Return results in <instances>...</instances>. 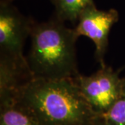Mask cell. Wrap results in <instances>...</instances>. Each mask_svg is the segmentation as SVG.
<instances>
[{
    "instance_id": "cell-8",
    "label": "cell",
    "mask_w": 125,
    "mask_h": 125,
    "mask_svg": "<svg viewBox=\"0 0 125 125\" xmlns=\"http://www.w3.org/2000/svg\"><path fill=\"white\" fill-rule=\"evenodd\" d=\"M94 125H125V76L118 97L106 111L97 115Z\"/></svg>"
},
{
    "instance_id": "cell-3",
    "label": "cell",
    "mask_w": 125,
    "mask_h": 125,
    "mask_svg": "<svg viewBox=\"0 0 125 125\" xmlns=\"http://www.w3.org/2000/svg\"><path fill=\"white\" fill-rule=\"evenodd\" d=\"M120 73L104 65L90 76L79 74L75 77L82 96L97 115L106 111L118 97L122 84Z\"/></svg>"
},
{
    "instance_id": "cell-7",
    "label": "cell",
    "mask_w": 125,
    "mask_h": 125,
    "mask_svg": "<svg viewBox=\"0 0 125 125\" xmlns=\"http://www.w3.org/2000/svg\"><path fill=\"white\" fill-rule=\"evenodd\" d=\"M0 104V125H39L31 113L16 99Z\"/></svg>"
},
{
    "instance_id": "cell-4",
    "label": "cell",
    "mask_w": 125,
    "mask_h": 125,
    "mask_svg": "<svg viewBox=\"0 0 125 125\" xmlns=\"http://www.w3.org/2000/svg\"><path fill=\"white\" fill-rule=\"evenodd\" d=\"M33 22L10 4L3 0L0 5V57L9 58L27 65L23 47L30 36Z\"/></svg>"
},
{
    "instance_id": "cell-2",
    "label": "cell",
    "mask_w": 125,
    "mask_h": 125,
    "mask_svg": "<svg viewBox=\"0 0 125 125\" xmlns=\"http://www.w3.org/2000/svg\"><path fill=\"white\" fill-rule=\"evenodd\" d=\"M27 55L28 67L33 79L55 80L74 78L78 74L74 29L54 18L47 22L34 23Z\"/></svg>"
},
{
    "instance_id": "cell-11",
    "label": "cell",
    "mask_w": 125,
    "mask_h": 125,
    "mask_svg": "<svg viewBox=\"0 0 125 125\" xmlns=\"http://www.w3.org/2000/svg\"><path fill=\"white\" fill-rule=\"evenodd\" d=\"M6 1H10H10H11L12 0H6Z\"/></svg>"
},
{
    "instance_id": "cell-1",
    "label": "cell",
    "mask_w": 125,
    "mask_h": 125,
    "mask_svg": "<svg viewBox=\"0 0 125 125\" xmlns=\"http://www.w3.org/2000/svg\"><path fill=\"white\" fill-rule=\"evenodd\" d=\"M15 99L39 125H94L97 115L82 96L75 77L55 80L33 78Z\"/></svg>"
},
{
    "instance_id": "cell-9",
    "label": "cell",
    "mask_w": 125,
    "mask_h": 125,
    "mask_svg": "<svg viewBox=\"0 0 125 125\" xmlns=\"http://www.w3.org/2000/svg\"><path fill=\"white\" fill-rule=\"evenodd\" d=\"M94 4L93 0H57L55 17L63 22H77L81 13L86 8Z\"/></svg>"
},
{
    "instance_id": "cell-6",
    "label": "cell",
    "mask_w": 125,
    "mask_h": 125,
    "mask_svg": "<svg viewBox=\"0 0 125 125\" xmlns=\"http://www.w3.org/2000/svg\"><path fill=\"white\" fill-rule=\"evenodd\" d=\"M32 79L28 65L0 57V104L15 100Z\"/></svg>"
},
{
    "instance_id": "cell-5",
    "label": "cell",
    "mask_w": 125,
    "mask_h": 125,
    "mask_svg": "<svg viewBox=\"0 0 125 125\" xmlns=\"http://www.w3.org/2000/svg\"><path fill=\"white\" fill-rule=\"evenodd\" d=\"M118 20L119 13L115 9L102 10L93 4L81 13L74 28L78 37L86 36L93 41L95 58L100 66L106 65L104 56L108 45V35L111 27Z\"/></svg>"
},
{
    "instance_id": "cell-10",
    "label": "cell",
    "mask_w": 125,
    "mask_h": 125,
    "mask_svg": "<svg viewBox=\"0 0 125 125\" xmlns=\"http://www.w3.org/2000/svg\"><path fill=\"white\" fill-rule=\"evenodd\" d=\"M51 1H52V3H53V4H55V3H56V1H57V0H51Z\"/></svg>"
}]
</instances>
